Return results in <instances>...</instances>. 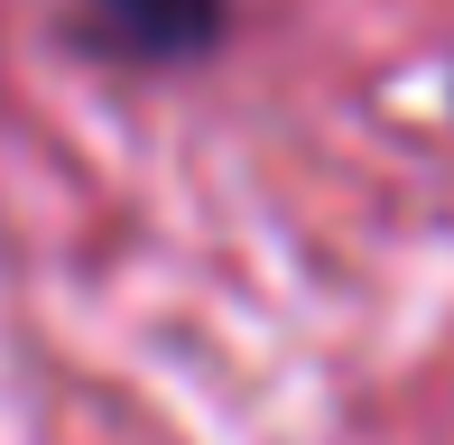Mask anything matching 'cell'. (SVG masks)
Listing matches in <instances>:
<instances>
[{"mask_svg": "<svg viewBox=\"0 0 454 445\" xmlns=\"http://www.w3.org/2000/svg\"><path fill=\"white\" fill-rule=\"evenodd\" d=\"M445 103H454V74H445Z\"/></svg>", "mask_w": 454, "mask_h": 445, "instance_id": "cell-2", "label": "cell"}, {"mask_svg": "<svg viewBox=\"0 0 454 445\" xmlns=\"http://www.w3.org/2000/svg\"><path fill=\"white\" fill-rule=\"evenodd\" d=\"M232 28H241L232 0H66L56 10L66 56H84L93 74H130V84L214 66L232 47Z\"/></svg>", "mask_w": 454, "mask_h": 445, "instance_id": "cell-1", "label": "cell"}]
</instances>
